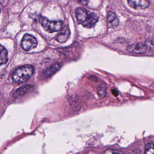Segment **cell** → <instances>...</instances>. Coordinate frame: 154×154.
I'll return each mask as SVG.
<instances>
[{
    "label": "cell",
    "mask_w": 154,
    "mask_h": 154,
    "mask_svg": "<svg viewBox=\"0 0 154 154\" xmlns=\"http://www.w3.org/2000/svg\"><path fill=\"white\" fill-rule=\"evenodd\" d=\"M34 66L25 65L17 68L13 73L12 79L15 82L21 83L27 81L34 74Z\"/></svg>",
    "instance_id": "6da1fadb"
},
{
    "label": "cell",
    "mask_w": 154,
    "mask_h": 154,
    "mask_svg": "<svg viewBox=\"0 0 154 154\" xmlns=\"http://www.w3.org/2000/svg\"><path fill=\"white\" fill-rule=\"evenodd\" d=\"M41 25L45 30L49 33L60 31L63 27V21L50 20L47 18H43Z\"/></svg>",
    "instance_id": "7a4b0ae2"
},
{
    "label": "cell",
    "mask_w": 154,
    "mask_h": 154,
    "mask_svg": "<svg viewBox=\"0 0 154 154\" xmlns=\"http://www.w3.org/2000/svg\"><path fill=\"white\" fill-rule=\"evenodd\" d=\"M38 45L36 38L32 35L26 34L21 40V45L24 50L30 51L36 47Z\"/></svg>",
    "instance_id": "3957f363"
},
{
    "label": "cell",
    "mask_w": 154,
    "mask_h": 154,
    "mask_svg": "<svg viewBox=\"0 0 154 154\" xmlns=\"http://www.w3.org/2000/svg\"><path fill=\"white\" fill-rule=\"evenodd\" d=\"M127 50L130 53L135 54H143L147 50L146 45L142 43H137L128 46Z\"/></svg>",
    "instance_id": "277c9868"
},
{
    "label": "cell",
    "mask_w": 154,
    "mask_h": 154,
    "mask_svg": "<svg viewBox=\"0 0 154 154\" xmlns=\"http://www.w3.org/2000/svg\"><path fill=\"white\" fill-rule=\"evenodd\" d=\"M128 5L135 10H144L149 6V2L146 0H130L128 2Z\"/></svg>",
    "instance_id": "5b68a950"
},
{
    "label": "cell",
    "mask_w": 154,
    "mask_h": 154,
    "mask_svg": "<svg viewBox=\"0 0 154 154\" xmlns=\"http://www.w3.org/2000/svg\"><path fill=\"white\" fill-rule=\"evenodd\" d=\"M75 16L79 24H82L87 20L90 14L84 8H78L75 10Z\"/></svg>",
    "instance_id": "8992f818"
},
{
    "label": "cell",
    "mask_w": 154,
    "mask_h": 154,
    "mask_svg": "<svg viewBox=\"0 0 154 154\" xmlns=\"http://www.w3.org/2000/svg\"><path fill=\"white\" fill-rule=\"evenodd\" d=\"M61 30V32L57 35L56 39L59 43H65L70 38L71 35L70 29L68 26H66L64 27Z\"/></svg>",
    "instance_id": "52a82bcc"
},
{
    "label": "cell",
    "mask_w": 154,
    "mask_h": 154,
    "mask_svg": "<svg viewBox=\"0 0 154 154\" xmlns=\"http://www.w3.org/2000/svg\"><path fill=\"white\" fill-rule=\"evenodd\" d=\"M99 17L95 13H91L90 14L87 20L82 25L84 27L92 28L95 26V24L99 21Z\"/></svg>",
    "instance_id": "ba28073f"
},
{
    "label": "cell",
    "mask_w": 154,
    "mask_h": 154,
    "mask_svg": "<svg viewBox=\"0 0 154 154\" xmlns=\"http://www.w3.org/2000/svg\"><path fill=\"white\" fill-rule=\"evenodd\" d=\"M33 85H25L16 90L14 94V97L17 98L22 97L27 93L33 88Z\"/></svg>",
    "instance_id": "9c48e42d"
},
{
    "label": "cell",
    "mask_w": 154,
    "mask_h": 154,
    "mask_svg": "<svg viewBox=\"0 0 154 154\" xmlns=\"http://www.w3.org/2000/svg\"><path fill=\"white\" fill-rule=\"evenodd\" d=\"M107 21L112 28L118 27L119 24V21L116 14L112 11L108 12L107 16Z\"/></svg>",
    "instance_id": "30bf717a"
},
{
    "label": "cell",
    "mask_w": 154,
    "mask_h": 154,
    "mask_svg": "<svg viewBox=\"0 0 154 154\" xmlns=\"http://www.w3.org/2000/svg\"><path fill=\"white\" fill-rule=\"evenodd\" d=\"M61 65L59 63H56L52 66L48 68L44 73V75L46 77L51 76L55 73L61 68Z\"/></svg>",
    "instance_id": "8fae6325"
},
{
    "label": "cell",
    "mask_w": 154,
    "mask_h": 154,
    "mask_svg": "<svg viewBox=\"0 0 154 154\" xmlns=\"http://www.w3.org/2000/svg\"><path fill=\"white\" fill-rule=\"evenodd\" d=\"M8 60V51L4 46L0 45V65L6 64Z\"/></svg>",
    "instance_id": "7c38bea8"
},
{
    "label": "cell",
    "mask_w": 154,
    "mask_h": 154,
    "mask_svg": "<svg viewBox=\"0 0 154 154\" xmlns=\"http://www.w3.org/2000/svg\"><path fill=\"white\" fill-rule=\"evenodd\" d=\"M107 87L105 84L101 83L99 85L97 88V92L99 96L101 99L104 98L107 94Z\"/></svg>",
    "instance_id": "4fadbf2b"
},
{
    "label": "cell",
    "mask_w": 154,
    "mask_h": 154,
    "mask_svg": "<svg viewBox=\"0 0 154 154\" xmlns=\"http://www.w3.org/2000/svg\"><path fill=\"white\" fill-rule=\"evenodd\" d=\"M145 154H154V144L153 143H149L146 145L145 150Z\"/></svg>",
    "instance_id": "5bb4252c"
},
{
    "label": "cell",
    "mask_w": 154,
    "mask_h": 154,
    "mask_svg": "<svg viewBox=\"0 0 154 154\" xmlns=\"http://www.w3.org/2000/svg\"><path fill=\"white\" fill-rule=\"evenodd\" d=\"M103 154H124V153L122 151H120V150L108 149H106Z\"/></svg>",
    "instance_id": "9a60e30c"
},
{
    "label": "cell",
    "mask_w": 154,
    "mask_h": 154,
    "mask_svg": "<svg viewBox=\"0 0 154 154\" xmlns=\"http://www.w3.org/2000/svg\"><path fill=\"white\" fill-rule=\"evenodd\" d=\"M89 78L90 79V80L93 81V82H96L97 81V78L94 75H91V76L89 77Z\"/></svg>",
    "instance_id": "2e32d148"
},
{
    "label": "cell",
    "mask_w": 154,
    "mask_h": 154,
    "mask_svg": "<svg viewBox=\"0 0 154 154\" xmlns=\"http://www.w3.org/2000/svg\"><path fill=\"white\" fill-rule=\"evenodd\" d=\"M79 2H81L82 4H83L84 5H87L88 4L89 1H79Z\"/></svg>",
    "instance_id": "e0dca14e"
},
{
    "label": "cell",
    "mask_w": 154,
    "mask_h": 154,
    "mask_svg": "<svg viewBox=\"0 0 154 154\" xmlns=\"http://www.w3.org/2000/svg\"><path fill=\"white\" fill-rule=\"evenodd\" d=\"M1 9L0 8V13H1Z\"/></svg>",
    "instance_id": "ac0fdd59"
}]
</instances>
